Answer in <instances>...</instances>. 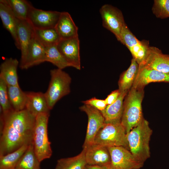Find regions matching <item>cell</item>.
<instances>
[{
  "label": "cell",
  "instance_id": "21",
  "mask_svg": "<svg viewBox=\"0 0 169 169\" xmlns=\"http://www.w3.org/2000/svg\"><path fill=\"white\" fill-rule=\"evenodd\" d=\"M129 90L121 91L115 102L107 105L103 110L100 111L104 118L105 123H121L124 100Z\"/></svg>",
  "mask_w": 169,
  "mask_h": 169
},
{
  "label": "cell",
  "instance_id": "30",
  "mask_svg": "<svg viewBox=\"0 0 169 169\" xmlns=\"http://www.w3.org/2000/svg\"><path fill=\"white\" fill-rule=\"evenodd\" d=\"M45 62H50L58 69L62 70L66 67H71L59 51L57 45L45 48Z\"/></svg>",
  "mask_w": 169,
  "mask_h": 169
},
{
  "label": "cell",
  "instance_id": "16",
  "mask_svg": "<svg viewBox=\"0 0 169 169\" xmlns=\"http://www.w3.org/2000/svg\"><path fill=\"white\" fill-rule=\"evenodd\" d=\"M87 165L105 166L111 164L110 156L107 147L93 144L83 148Z\"/></svg>",
  "mask_w": 169,
  "mask_h": 169
},
{
  "label": "cell",
  "instance_id": "22",
  "mask_svg": "<svg viewBox=\"0 0 169 169\" xmlns=\"http://www.w3.org/2000/svg\"><path fill=\"white\" fill-rule=\"evenodd\" d=\"M19 62L16 59H6L0 66V78L7 86H19L17 68Z\"/></svg>",
  "mask_w": 169,
  "mask_h": 169
},
{
  "label": "cell",
  "instance_id": "15",
  "mask_svg": "<svg viewBox=\"0 0 169 169\" xmlns=\"http://www.w3.org/2000/svg\"><path fill=\"white\" fill-rule=\"evenodd\" d=\"M17 19V33L21 52L20 67L25 61L29 46L34 37V28L28 20Z\"/></svg>",
  "mask_w": 169,
  "mask_h": 169
},
{
  "label": "cell",
  "instance_id": "7",
  "mask_svg": "<svg viewBox=\"0 0 169 169\" xmlns=\"http://www.w3.org/2000/svg\"><path fill=\"white\" fill-rule=\"evenodd\" d=\"M99 11L103 27L112 33L120 42L121 32L125 24L122 12L109 4L103 5Z\"/></svg>",
  "mask_w": 169,
  "mask_h": 169
},
{
  "label": "cell",
  "instance_id": "4",
  "mask_svg": "<svg viewBox=\"0 0 169 169\" xmlns=\"http://www.w3.org/2000/svg\"><path fill=\"white\" fill-rule=\"evenodd\" d=\"M49 113H41L35 117L32 144L39 161L50 158L52 150L48 135V124Z\"/></svg>",
  "mask_w": 169,
  "mask_h": 169
},
{
  "label": "cell",
  "instance_id": "27",
  "mask_svg": "<svg viewBox=\"0 0 169 169\" xmlns=\"http://www.w3.org/2000/svg\"><path fill=\"white\" fill-rule=\"evenodd\" d=\"M40 162L35 154L32 143L28 146L15 169H40Z\"/></svg>",
  "mask_w": 169,
  "mask_h": 169
},
{
  "label": "cell",
  "instance_id": "29",
  "mask_svg": "<svg viewBox=\"0 0 169 169\" xmlns=\"http://www.w3.org/2000/svg\"><path fill=\"white\" fill-rule=\"evenodd\" d=\"M13 13L18 19L28 20L29 13L33 6L26 0H6Z\"/></svg>",
  "mask_w": 169,
  "mask_h": 169
},
{
  "label": "cell",
  "instance_id": "26",
  "mask_svg": "<svg viewBox=\"0 0 169 169\" xmlns=\"http://www.w3.org/2000/svg\"><path fill=\"white\" fill-rule=\"evenodd\" d=\"M85 153V149L83 148L77 156L59 160L55 169H85L87 165Z\"/></svg>",
  "mask_w": 169,
  "mask_h": 169
},
{
  "label": "cell",
  "instance_id": "3",
  "mask_svg": "<svg viewBox=\"0 0 169 169\" xmlns=\"http://www.w3.org/2000/svg\"><path fill=\"white\" fill-rule=\"evenodd\" d=\"M152 133L148 122L144 119L127 134L130 151L137 160L143 163L150 156L149 142Z\"/></svg>",
  "mask_w": 169,
  "mask_h": 169
},
{
  "label": "cell",
  "instance_id": "34",
  "mask_svg": "<svg viewBox=\"0 0 169 169\" xmlns=\"http://www.w3.org/2000/svg\"><path fill=\"white\" fill-rule=\"evenodd\" d=\"M121 92L119 90L112 91L105 99L107 105L112 104L115 102L118 99Z\"/></svg>",
  "mask_w": 169,
  "mask_h": 169
},
{
  "label": "cell",
  "instance_id": "19",
  "mask_svg": "<svg viewBox=\"0 0 169 169\" xmlns=\"http://www.w3.org/2000/svg\"><path fill=\"white\" fill-rule=\"evenodd\" d=\"M45 47L34 37L29 46L22 69H27L45 62Z\"/></svg>",
  "mask_w": 169,
  "mask_h": 169
},
{
  "label": "cell",
  "instance_id": "23",
  "mask_svg": "<svg viewBox=\"0 0 169 169\" xmlns=\"http://www.w3.org/2000/svg\"><path fill=\"white\" fill-rule=\"evenodd\" d=\"M139 68V64L132 58L129 67L120 76L118 85V89L121 92L128 90L132 87L137 76Z\"/></svg>",
  "mask_w": 169,
  "mask_h": 169
},
{
  "label": "cell",
  "instance_id": "6",
  "mask_svg": "<svg viewBox=\"0 0 169 169\" xmlns=\"http://www.w3.org/2000/svg\"><path fill=\"white\" fill-rule=\"evenodd\" d=\"M94 144L107 147L121 146L129 150L127 134L121 123H105L97 134Z\"/></svg>",
  "mask_w": 169,
  "mask_h": 169
},
{
  "label": "cell",
  "instance_id": "28",
  "mask_svg": "<svg viewBox=\"0 0 169 169\" xmlns=\"http://www.w3.org/2000/svg\"><path fill=\"white\" fill-rule=\"evenodd\" d=\"M29 145H24L12 152L5 155H0V169H15L19 160Z\"/></svg>",
  "mask_w": 169,
  "mask_h": 169
},
{
  "label": "cell",
  "instance_id": "33",
  "mask_svg": "<svg viewBox=\"0 0 169 169\" xmlns=\"http://www.w3.org/2000/svg\"><path fill=\"white\" fill-rule=\"evenodd\" d=\"M84 105H89L101 111L103 110L107 105L105 100H101L93 97L82 101Z\"/></svg>",
  "mask_w": 169,
  "mask_h": 169
},
{
  "label": "cell",
  "instance_id": "12",
  "mask_svg": "<svg viewBox=\"0 0 169 169\" xmlns=\"http://www.w3.org/2000/svg\"><path fill=\"white\" fill-rule=\"evenodd\" d=\"M59 51L71 67L81 69L80 41L78 36L60 40L57 44Z\"/></svg>",
  "mask_w": 169,
  "mask_h": 169
},
{
  "label": "cell",
  "instance_id": "11",
  "mask_svg": "<svg viewBox=\"0 0 169 169\" xmlns=\"http://www.w3.org/2000/svg\"><path fill=\"white\" fill-rule=\"evenodd\" d=\"M61 13L57 11L43 10L33 6L29 13L28 20L34 28H55Z\"/></svg>",
  "mask_w": 169,
  "mask_h": 169
},
{
  "label": "cell",
  "instance_id": "25",
  "mask_svg": "<svg viewBox=\"0 0 169 169\" xmlns=\"http://www.w3.org/2000/svg\"><path fill=\"white\" fill-rule=\"evenodd\" d=\"M8 96L14 110L19 111L25 109L26 95L19 86H7Z\"/></svg>",
  "mask_w": 169,
  "mask_h": 169
},
{
  "label": "cell",
  "instance_id": "20",
  "mask_svg": "<svg viewBox=\"0 0 169 169\" xmlns=\"http://www.w3.org/2000/svg\"><path fill=\"white\" fill-rule=\"evenodd\" d=\"M60 40L68 39L78 36V28L70 14L61 12L55 27Z\"/></svg>",
  "mask_w": 169,
  "mask_h": 169
},
{
  "label": "cell",
  "instance_id": "18",
  "mask_svg": "<svg viewBox=\"0 0 169 169\" xmlns=\"http://www.w3.org/2000/svg\"><path fill=\"white\" fill-rule=\"evenodd\" d=\"M0 17L4 27L11 35L16 47L20 49L17 33L18 19L10 8L6 0H0Z\"/></svg>",
  "mask_w": 169,
  "mask_h": 169
},
{
  "label": "cell",
  "instance_id": "13",
  "mask_svg": "<svg viewBox=\"0 0 169 169\" xmlns=\"http://www.w3.org/2000/svg\"><path fill=\"white\" fill-rule=\"evenodd\" d=\"M156 82L169 83V72L165 73L148 69L140 64L132 87L136 89H144L145 87L149 83Z\"/></svg>",
  "mask_w": 169,
  "mask_h": 169
},
{
  "label": "cell",
  "instance_id": "35",
  "mask_svg": "<svg viewBox=\"0 0 169 169\" xmlns=\"http://www.w3.org/2000/svg\"><path fill=\"white\" fill-rule=\"evenodd\" d=\"M85 169H112L111 164L105 166H98L86 165Z\"/></svg>",
  "mask_w": 169,
  "mask_h": 169
},
{
  "label": "cell",
  "instance_id": "17",
  "mask_svg": "<svg viewBox=\"0 0 169 169\" xmlns=\"http://www.w3.org/2000/svg\"><path fill=\"white\" fill-rule=\"evenodd\" d=\"M25 109L36 117L41 113H49L50 110L44 93L41 92H26Z\"/></svg>",
  "mask_w": 169,
  "mask_h": 169
},
{
  "label": "cell",
  "instance_id": "9",
  "mask_svg": "<svg viewBox=\"0 0 169 169\" xmlns=\"http://www.w3.org/2000/svg\"><path fill=\"white\" fill-rule=\"evenodd\" d=\"M111 157L112 169H140L144 163L134 156L130 150L121 146L107 147Z\"/></svg>",
  "mask_w": 169,
  "mask_h": 169
},
{
  "label": "cell",
  "instance_id": "5",
  "mask_svg": "<svg viewBox=\"0 0 169 169\" xmlns=\"http://www.w3.org/2000/svg\"><path fill=\"white\" fill-rule=\"evenodd\" d=\"M50 74V80L44 95L50 110L59 100L70 93L72 79L67 73L58 68L51 70Z\"/></svg>",
  "mask_w": 169,
  "mask_h": 169
},
{
  "label": "cell",
  "instance_id": "2",
  "mask_svg": "<svg viewBox=\"0 0 169 169\" xmlns=\"http://www.w3.org/2000/svg\"><path fill=\"white\" fill-rule=\"evenodd\" d=\"M144 89L132 87L124 99L121 123L126 134L144 119L141 105L144 95Z\"/></svg>",
  "mask_w": 169,
  "mask_h": 169
},
{
  "label": "cell",
  "instance_id": "1",
  "mask_svg": "<svg viewBox=\"0 0 169 169\" xmlns=\"http://www.w3.org/2000/svg\"><path fill=\"white\" fill-rule=\"evenodd\" d=\"M35 117L25 109L1 114L0 155L32 143Z\"/></svg>",
  "mask_w": 169,
  "mask_h": 169
},
{
  "label": "cell",
  "instance_id": "32",
  "mask_svg": "<svg viewBox=\"0 0 169 169\" xmlns=\"http://www.w3.org/2000/svg\"><path fill=\"white\" fill-rule=\"evenodd\" d=\"M153 14L158 18H169V0H155L152 8Z\"/></svg>",
  "mask_w": 169,
  "mask_h": 169
},
{
  "label": "cell",
  "instance_id": "14",
  "mask_svg": "<svg viewBox=\"0 0 169 169\" xmlns=\"http://www.w3.org/2000/svg\"><path fill=\"white\" fill-rule=\"evenodd\" d=\"M140 64L148 69L169 72V54H163L156 47L150 46L144 61Z\"/></svg>",
  "mask_w": 169,
  "mask_h": 169
},
{
  "label": "cell",
  "instance_id": "10",
  "mask_svg": "<svg viewBox=\"0 0 169 169\" xmlns=\"http://www.w3.org/2000/svg\"><path fill=\"white\" fill-rule=\"evenodd\" d=\"M79 109L84 112L88 117L86 134L83 145L84 148L94 143L97 134L105 124V120L100 111L89 105L84 104Z\"/></svg>",
  "mask_w": 169,
  "mask_h": 169
},
{
  "label": "cell",
  "instance_id": "24",
  "mask_svg": "<svg viewBox=\"0 0 169 169\" xmlns=\"http://www.w3.org/2000/svg\"><path fill=\"white\" fill-rule=\"evenodd\" d=\"M34 33L35 38L45 48L57 45L60 40L55 28H34Z\"/></svg>",
  "mask_w": 169,
  "mask_h": 169
},
{
  "label": "cell",
  "instance_id": "31",
  "mask_svg": "<svg viewBox=\"0 0 169 169\" xmlns=\"http://www.w3.org/2000/svg\"><path fill=\"white\" fill-rule=\"evenodd\" d=\"M0 105L1 114H7L14 110L9 101L7 85L0 78Z\"/></svg>",
  "mask_w": 169,
  "mask_h": 169
},
{
  "label": "cell",
  "instance_id": "8",
  "mask_svg": "<svg viewBox=\"0 0 169 169\" xmlns=\"http://www.w3.org/2000/svg\"><path fill=\"white\" fill-rule=\"evenodd\" d=\"M120 42L128 49L139 65L143 63L150 46L148 41L139 40L125 23L121 32Z\"/></svg>",
  "mask_w": 169,
  "mask_h": 169
}]
</instances>
